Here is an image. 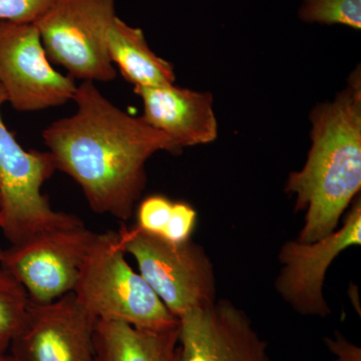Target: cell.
I'll list each match as a JSON object with an SVG mask.
<instances>
[{
    "label": "cell",
    "instance_id": "9c48e42d",
    "mask_svg": "<svg viewBox=\"0 0 361 361\" xmlns=\"http://www.w3.org/2000/svg\"><path fill=\"white\" fill-rule=\"evenodd\" d=\"M361 244V201L356 199L343 225L324 238L301 243L288 241L279 253L280 269L275 289L299 314L326 317L330 308L323 285L327 270L337 256Z\"/></svg>",
    "mask_w": 361,
    "mask_h": 361
},
{
    "label": "cell",
    "instance_id": "603a6c76",
    "mask_svg": "<svg viewBox=\"0 0 361 361\" xmlns=\"http://www.w3.org/2000/svg\"><path fill=\"white\" fill-rule=\"evenodd\" d=\"M2 254H4V249L0 247V263H1Z\"/></svg>",
    "mask_w": 361,
    "mask_h": 361
},
{
    "label": "cell",
    "instance_id": "30bf717a",
    "mask_svg": "<svg viewBox=\"0 0 361 361\" xmlns=\"http://www.w3.org/2000/svg\"><path fill=\"white\" fill-rule=\"evenodd\" d=\"M96 322L73 293L49 303L30 300L9 353L21 361H94Z\"/></svg>",
    "mask_w": 361,
    "mask_h": 361
},
{
    "label": "cell",
    "instance_id": "4fadbf2b",
    "mask_svg": "<svg viewBox=\"0 0 361 361\" xmlns=\"http://www.w3.org/2000/svg\"><path fill=\"white\" fill-rule=\"evenodd\" d=\"M179 330V322L148 329L97 320L94 361H180Z\"/></svg>",
    "mask_w": 361,
    "mask_h": 361
},
{
    "label": "cell",
    "instance_id": "7c38bea8",
    "mask_svg": "<svg viewBox=\"0 0 361 361\" xmlns=\"http://www.w3.org/2000/svg\"><path fill=\"white\" fill-rule=\"evenodd\" d=\"M134 90L144 104L142 120L170 137L176 153L217 139L218 123L211 92L175 85Z\"/></svg>",
    "mask_w": 361,
    "mask_h": 361
},
{
    "label": "cell",
    "instance_id": "5b68a950",
    "mask_svg": "<svg viewBox=\"0 0 361 361\" xmlns=\"http://www.w3.org/2000/svg\"><path fill=\"white\" fill-rule=\"evenodd\" d=\"M121 247L134 257L139 273L179 319L216 301V275L205 249L191 239L173 243L157 235L122 226Z\"/></svg>",
    "mask_w": 361,
    "mask_h": 361
},
{
    "label": "cell",
    "instance_id": "8fae6325",
    "mask_svg": "<svg viewBox=\"0 0 361 361\" xmlns=\"http://www.w3.org/2000/svg\"><path fill=\"white\" fill-rule=\"evenodd\" d=\"M180 361H270L245 311L216 300L179 318Z\"/></svg>",
    "mask_w": 361,
    "mask_h": 361
},
{
    "label": "cell",
    "instance_id": "ffe728a7",
    "mask_svg": "<svg viewBox=\"0 0 361 361\" xmlns=\"http://www.w3.org/2000/svg\"><path fill=\"white\" fill-rule=\"evenodd\" d=\"M325 342L332 355L336 356V361H361L360 348L348 341L342 334H336L334 339L325 338Z\"/></svg>",
    "mask_w": 361,
    "mask_h": 361
},
{
    "label": "cell",
    "instance_id": "8992f818",
    "mask_svg": "<svg viewBox=\"0 0 361 361\" xmlns=\"http://www.w3.org/2000/svg\"><path fill=\"white\" fill-rule=\"evenodd\" d=\"M116 16V0H56L33 23L49 59L71 77L108 82L116 77L106 42Z\"/></svg>",
    "mask_w": 361,
    "mask_h": 361
},
{
    "label": "cell",
    "instance_id": "d6986e66",
    "mask_svg": "<svg viewBox=\"0 0 361 361\" xmlns=\"http://www.w3.org/2000/svg\"><path fill=\"white\" fill-rule=\"evenodd\" d=\"M196 221L197 212L193 207L184 202H174L170 220L161 237L173 243L188 241L191 239Z\"/></svg>",
    "mask_w": 361,
    "mask_h": 361
},
{
    "label": "cell",
    "instance_id": "3957f363",
    "mask_svg": "<svg viewBox=\"0 0 361 361\" xmlns=\"http://www.w3.org/2000/svg\"><path fill=\"white\" fill-rule=\"evenodd\" d=\"M71 293L97 320L148 329L179 322L144 277L130 267L118 232L97 233Z\"/></svg>",
    "mask_w": 361,
    "mask_h": 361
},
{
    "label": "cell",
    "instance_id": "5bb4252c",
    "mask_svg": "<svg viewBox=\"0 0 361 361\" xmlns=\"http://www.w3.org/2000/svg\"><path fill=\"white\" fill-rule=\"evenodd\" d=\"M106 42L111 63L135 87L175 84L174 66L152 51L141 28L128 25L116 16Z\"/></svg>",
    "mask_w": 361,
    "mask_h": 361
},
{
    "label": "cell",
    "instance_id": "52a82bcc",
    "mask_svg": "<svg viewBox=\"0 0 361 361\" xmlns=\"http://www.w3.org/2000/svg\"><path fill=\"white\" fill-rule=\"evenodd\" d=\"M0 85L18 111L63 106L78 89L52 68L35 23L11 21H0Z\"/></svg>",
    "mask_w": 361,
    "mask_h": 361
},
{
    "label": "cell",
    "instance_id": "7a4b0ae2",
    "mask_svg": "<svg viewBox=\"0 0 361 361\" xmlns=\"http://www.w3.org/2000/svg\"><path fill=\"white\" fill-rule=\"evenodd\" d=\"M312 141L305 165L291 173L285 192L305 211L297 241L312 243L336 231L361 189V73L358 66L334 101L310 115Z\"/></svg>",
    "mask_w": 361,
    "mask_h": 361
},
{
    "label": "cell",
    "instance_id": "ac0fdd59",
    "mask_svg": "<svg viewBox=\"0 0 361 361\" xmlns=\"http://www.w3.org/2000/svg\"><path fill=\"white\" fill-rule=\"evenodd\" d=\"M56 0H0V21L33 23Z\"/></svg>",
    "mask_w": 361,
    "mask_h": 361
},
{
    "label": "cell",
    "instance_id": "2e32d148",
    "mask_svg": "<svg viewBox=\"0 0 361 361\" xmlns=\"http://www.w3.org/2000/svg\"><path fill=\"white\" fill-rule=\"evenodd\" d=\"M299 20L305 23L341 25L361 30V0H302Z\"/></svg>",
    "mask_w": 361,
    "mask_h": 361
},
{
    "label": "cell",
    "instance_id": "7402d4cb",
    "mask_svg": "<svg viewBox=\"0 0 361 361\" xmlns=\"http://www.w3.org/2000/svg\"><path fill=\"white\" fill-rule=\"evenodd\" d=\"M4 361H21L20 358L16 357V356H14L11 355V353H7V355L6 356V358H4Z\"/></svg>",
    "mask_w": 361,
    "mask_h": 361
},
{
    "label": "cell",
    "instance_id": "9a60e30c",
    "mask_svg": "<svg viewBox=\"0 0 361 361\" xmlns=\"http://www.w3.org/2000/svg\"><path fill=\"white\" fill-rule=\"evenodd\" d=\"M30 305L25 287L0 265V336L11 341L23 327Z\"/></svg>",
    "mask_w": 361,
    "mask_h": 361
},
{
    "label": "cell",
    "instance_id": "6da1fadb",
    "mask_svg": "<svg viewBox=\"0 0 361 361\" xmlns=\"http://www.w3.org/2000/svg\"><path fill=\"white\" fill-rule=\"evenodd\" d=\"M73 101L77 111L42 132L45 146L94 212L129 220L146 187L147 161L158 152L176 154L174 145L111 103L94 82L78 85Z\"/></svg>",
    "mask_w": 361,
    "mask_h": 361
},
{
    "label": "cell",
    "instance_id": "44dd1931",
    "mask_svg": "<svg viewBox=\"0 0 361 361\" xmlns=\"http://www.w3.org/2000/svg\"><path fill=\"white\" fill-rule=\"evenodd\" d=\"M11 348V339L7 337L0 336V361H4V358L9 353Z\"/></svg>",
    "mask_w": 361,
    "mask_h": 361
},
{
    "label": "cell",
    "instance_id": "e0dca14e",
    "mask_svg": "<svg viewBox=\"0 0 361 361\" xmlns=\"http://www.w3.org/2000/svg\"><path fill=\"white\" fill-rule=\"evenodd\" d=\"M174 202L160 195L145 199L137 210V227L151 234L161 236L172 213Z\"/></svg>",
    "mask_w": 361,
    "mask_h": 361
},
{
    "label": "cell",
    "instance_id": "277c9868",
    "mask_svg": "<svg viewBox=\"0 0 361 361\" xmlns=\"http://www.w3.org/2000/svg\"><path fill=\"white\" fill-rule=\"evenodd\" d=\"M6 97L0 85V231L11 245L44 233L82 224L71 214L58 212L42 195V186L58 170L47 152L25 151L1 116Z\"/></svg>",
    "mask_w": 361,
    "mask_h": 361
},
{
    "label": "cell",
    "instance_id": "ba28073f",
    "mask_svg": "<svg viewBox=\"0 0 361 361\" xmlns=\"http://www.w3.org/2000/svg\"><path fill=\"white\" fill-rule=\"evenodd\" d=\"M97 234L84 223L44 233L4 250L0 265L20 282L32 302H52L75 289Z\"/></svg>",
    "mask_w": 361,
    "mask_h": 361
}]
</instances>
